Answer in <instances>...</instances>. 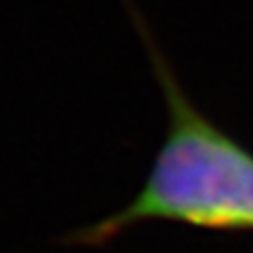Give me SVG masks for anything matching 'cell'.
Segmentation results:
<instances>
[{
    "label": "cell",
    "instance_id": "6da1fadb",
    "mask_svg": "<svg viewBox=\"0 0 253 253\" xmlns=\"http://www.w3.org/2000/svg\"><path fill=\"white\" fill-rule=\"evenodd\" d=\"M122 5L162 94L167 131L134 197L96 223L73 230L63 242L99 249L157 220L211 232H253V150L192 101L138 2Z\"/></svg>",
    "mask_w": 253,
    "mask_h": 253
}]
</instances>
